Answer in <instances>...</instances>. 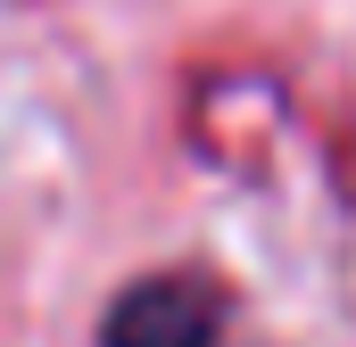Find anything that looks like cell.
Listing matches in <instances>:
<instances>
[{
	"mask_svg": "<svg viewBox=\"0 0 356 347\" xmlns=\"http://www.w3.org/2000/svg\"><path fill=\"white\" fill-rule=\"evenodd\" d=\"M108 347H216V306L199 281H141L108 314Z\"/></svg>",
	"mask_w": 356,
	"mask_h": 347,
	"instance_id": "6da1fadb",
	"label": "cell"
}]
</instances>
